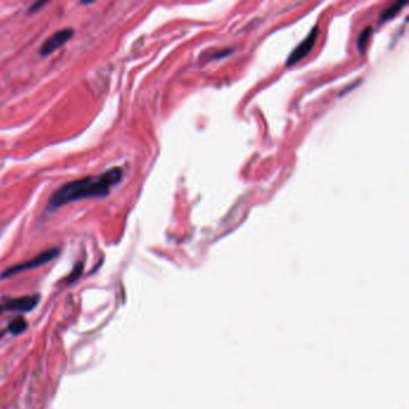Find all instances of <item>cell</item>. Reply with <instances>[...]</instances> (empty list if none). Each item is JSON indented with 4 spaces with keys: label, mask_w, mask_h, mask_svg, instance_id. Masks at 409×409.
I'll return each instance as SVG.
<instances>
[{
    "label": "cell",
    "mask_w": 409,
    "mask_h": 409,
    "mask_svg": "<svg viewBox=\"0 0 409 409\" xmlns=\"http://www.w3.org/2000/svg\"><path fill=\"white\" fill-rule=\"evenodd\" d=\"M123 179V169L113 167L100 176L85 177L59 187L48 200V210L54 211L66 204L76 200L90 199V198H105L110 194L112 187Z\"/></svg>",
    "instance_id": "6da1fadb"
},
{
    "label": "cell",
    "mask_w": 409,
    "mask_h": 409,
    "mask_svg": "<svg viewBox=\"0 0 409 409\" xmlns=\"http://www.w3.org/2000/svg\"><path fill=\"white\" fill-rule=\"evenodd\" d=\"M58 256H59V249H55L54 247V249L46 250L44 252L40 253V255L32 257L31 259L25 260V262L23 263H18L13 266H10V268L6 269L5 271L2 274V277L3 279H6V277L17 275L19 272L28 271V270L39 268V266L45 265V264H47L48 262H52V260L57 258Z\"/></svg>",
    "instance_id": "7a4b0ae2"
},
{
    "label": "cell",
    "mask_w": 409,
    "mask_h": 409,
    "mask_svg": "<svg viewBox=\"0 0 409 409\" xmlns=\"http://www.w3.org/2000/svg\"><path fill=\"white\" fill-rule=\"evenodd\" d=\"M74 34L75 31L72 28H64L61 30L55 31L40 47V54H41V57H47V55H51L55 51H58L59 48H61L62 46L70 41Z\"/></svg>",
    "instance_id": "3957f363"
},
{
    "label": "cell",
    "mask_w": 409,
    "mask_h": 409,
    "mask_svg": "<svg viewBox=\"0 0 409 409\" xmlns=\"http://www.w3.org/2000/svg\"><path fill=\"white\" fill-rule=\"evenodd\" d=\"M318 26H315V28H312L311 32H310L308 38H306L301 44L296 46V48L293 51L292 53L289 54L288 59H287V66H292V65H295L296 62H299L301 59H303L306 57V55L309 54L310 52L312 51L313 46H315L316 41H317V38H318Z\"/></svg>",
    "instance_id": "277c9868"
},
{
    "label": "cell",
    "mask_w": 409,
    "mask_h": 409,
    "mask_svg": "<svg viewBox=\"0 0 409 409\" xmlns=\"http://www.w3.org/2000/svg\"><path fill=\"white\" fill-rule=\"evenodd\" d=\"M40 300L38 294L35 295H25L19 296V298L8 299L6 301L2 303L3 310L10 312H29L32 309L36 308Z\"/></svg>",
    "instance_id": "5b68a950"
},
{
    "label": "cell",
    "mask_w": 409,
    "mask_h": 409,
    "mask_svg": "<svg viewBox=\"0 0 409 409\" xmlns=\"http://www.w3.org/2000/svg\"><path fill=\"white\" fill-rule=\"evenodd\" d=\"M26 328H28V324H26V321L23 318V317H16V318H13L8 325L9 331L13 335L22 334Z\"/></svg>",
    "instance_id": "8992f818"
},
{
    "label": "cell",
    "mask_w": 409,
    "mask_h": 409,
    "mask_svg": "<svg viewBox=\"0 0 409 409\" xmlns=\"http://www.w3.org/2000/svg\"><path fill=\"white\" fill-rule=\"evenodd\" d=\"M404 5H405V3H395L394 5L389 6V8L382 13L381 19L382 21H388V19L392 18L394 16H396L398 12L401 11V9L403 8Z\"/></svg>",
    "instance_id": "52a82bcc"
},
{
    "label": "cell",
    "mask_w": 409,
    "mask_h": 409,
    "mask_svg": "<svg viewBox=\"0 0 409 409\" xmlns=\"http://www.w3.org/2000/svg\"><path fill=\"white\" fill-rule=\"evenodd\" d=\"M83 270H84V264L82 262L77 263L74 266V269L71 270V272L69 274V276L66 277L65 282L66 283H74L75 281H77L79 277L82 276V274H83Z\"/></svg>",
    "instance_id": "ba28073f"
},
{
    "label": "cell",
    "mask_w": 409,
    "mask_h": 409,
    "mask_svg": "<svg viewBox=\"0 0 409 409\" xmlns=\"http://www.w3.org/2000/svg\"><path fill=\"white\" fill-rule=\"evenodd\" d=\"M372 34V28L371 26H367V28L365 29L364 31L361 32L360 35H359V39H358V48L359 51H364L366 44H367L368 39H369V35Z\"/></svg>",
    "instance_id": "9c48e42d"
},
{
    "label": "cell",
    "mask_w": 409,
    "mask_h": 409,
    "mask_svg": "<svg viewBox=\"0 0 409 409\" xmlns=\"http://www.w3.org/2000/svg\"><path fill=\"white\" fill-rule=\"evenodd\" d=\"M45 5H47V3H40V2H38V3H35L34 5L32 6H30V8H29V10H28V12L29 13H32V12H35V11H38L39 9H41L42 6H45Z\"/></svg>",
    "instance_id": "30bf717a"
},
{
    "label": "cell",
    "mask_w": 409,
    "mask_h": 409,
    "mask_svg": "<svg viewBox=\"0 0 409 409\" xmlns=\"http://www.w3.org/2000/svg\"><path fill=\"white\" fill-rule=\"evenodd\" d=\"M4 312V310H3V306H2V303H0V315H2V313Z\"/></svg>",
    "instance_id": "8fae6325"
}]
</instances>
